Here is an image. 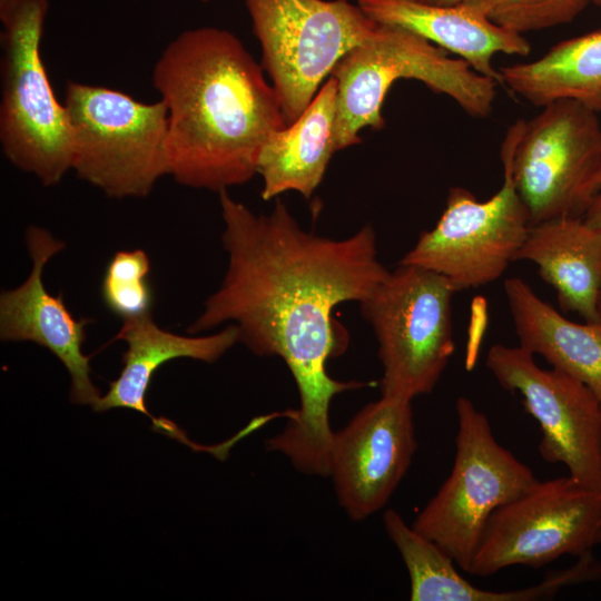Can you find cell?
Instances as JSON below:
<instances>
[{"label": "cell", "instance_id": "1", "mask_svg": "<svg viewBox=\"0 0 601 601\" xmlns=\"http://www.w3.org/2000/svg\"><path fill=\"white\" fill-rule=\"evenodd\" d=\"M218 194L228 267L187 332L234 322L239 342L255 355L284 361L299 407L266 447L300 473L328 476L332 400L371 385L328 375L327 362L347 344L333 311L344 302L365 300L390 274L377 259L374 229L366 225L347 238L323 237L302 229L279 200L268 215H257L227 190Z\"/></svg>", "mask_w": 601, "mask_h": 601}, {"label": "cell", "instance_id": "2", "mask_svg": "<svg viewBox=\"0 0 601 601\" xmlns=\"http://www.w3.org/2000/svg\"><path fill=\"white\" fill-rule=\"evenodd\" d=\"M240 40L204 27L183 31L152 72L167 109V166L178 184L216 193L257 174L269 137L287 127L277 93Z\"/></svg>", "mask_w": 601, "mask_h": 601}, {"label": "cell", "instance_id": "3", "mask_svg": "<svg viewBox=\"0 0 601 601\" xmlns=\"http://www.w3.org/2000/svg\"><path fill=\"white\" fill-rule=\"evenodd\" d=\"M331 76L337 81L335 151L359 144L364 127L384 128L383 102L398 79L421 81L476 118L491 114L499 85L421 36L382 22L335 65Z\"/></svg>", "mask_w": 601, "mask_h": 601}, {"label": "cell", "instance_id": "4", "mask_svg": "<svg viewBox=\"0 0 601 601\" xmlns=\"http://www.w3.org/2000/svg\"><path fill=\"white\" fill-rule=\"evenodd\" d=\"M48 8L49 0H0V142L13 166L53 186L71 169L72 137L41 58Z\"/></svg>", "mask_w": 601, "mask_h": 601}, {"label": "cell", "instance_id": "5", "mask_svg": "<svg viewBox=\"0 0 601 601\" xmlns=\"http://www.w3.org/2000/svg\"><path fill=\"white\" fill-rule=\"evenodd\" d=\"M501 161L531 225L583 217L601 187L598 112L569 99L543 106L529 121L518 120L508 129Z\"/></svg>", "mask_w": 601, "mask_h": 601}, {"label": "cell", "instance_id": "6", "mask_svg": "<svg viewBox=\"0 0 601 601\" xmlns=\"http://www.w3.org/2000/svg\"><path fill=\"white\" fill-rule=\"evenodd\" d=\"M63 105L77 176L112 198L148 196L168 175L167 109L116 89L69 81Z\"/></svg>", "mask_w": 601, "mask_h": 601}, {"label": "cell", "instance_id": "7", "mask_svg": "<svg viewBox=\"0 0 601 601\" xmlns=\"http://www.w3.org/2000/svg\"><path fill=\"white\" fill-rule=\"evenodd\" d=\"M455 410L451 473L411 525L469 573L492 513L539 480L495 440L487 416L471 400L460 396Z\"/></svg>", "mask_w": 601, "mask_h": 601}, {"label": "cell", "instance_id": "8", "mask_svg": "<svg viewBox=\"0 0 601 601\" xmlns=\"http://www.w3.org/2000/svg\"><path fill=\"white\" fill-rule=\"evenodd\" d=\"M455 293L444 276L400 264L359 303L378 342L382 395L412 401L434 390L455 351Z\"/></svg>", "mask_w": 601, "mask_h": 601}, {"label": "cell", "instance_id": "9", "mask_svg": "<svg viewBox=\"0 0 601 601\" xmlns=\"http://www.w3.org/2000/svg\"><path fill=\"white\" fill-rule=\"evenodd\" d=\"M287 126L308 107L335 65L377 22L348 0H245Z\"/></svg>", "mask_w": 601, "mask_h": 601}, {"label": "cell", "instance_id": "10", "mask_svg": "<svg viewBox=\"0 0 601 601\" xmlns=\"http://www.w3.org/2000/svg\"><path fill=\"white\" fill-rule=\"evenodd\" d=\"M601 545V491L572 476L538 481L490 516L469 573L489 577L512 565L534 569Z\"/></svg>", "mask_w": 601, "mask_h": 601}, {"label": "cell", "instance_id": "11", "mask_svg": "<svg viewBox=\"0 0 601 601\" xmlns=\"http://www.w3.org/2000/svg\"><path fill=\"white\" fill-rule=\"evenodd\" d=\"M531 227L528 210L503 168V184L489 199L477 200L463 187L450 189L436 225L423 231L400 264L444 276L456 292L499 279Z\"/></svg>", "mask_w": 601, "mask_h": 601}, {"label": "cell", "instance_id": "12", "mask_svg": "<svg viewBox=\"0 0 601 601\" xmlns=\"http://www.w3.org/2000/svg\"><path fill=\"white\" fill-rule=\"evenodd\" d=\"M485 365L506 391L519 393L539 423L540 456L562 463L569 475L601 491V406L581 382L556 368H541L522 346L494 344Z\"/></svg>", "mask_w": 601, "mask_h": 601}, {"label": "cell", "instance_id": "13", "mask_svg": "<svg viewBox=\"0 0 601 601\" xmlns=\"http://www.w3.org/2000/svg\"><path fill=\"white\" fill-rule=\"evenodd\" d=\"M417 449L412 401L382 395L334 433L328 476L354 521L383 509Z\"/></svg>", "mask_w": 601, "mask_h": 601}, {"label": "cell", "instance_id": "14", "mask_svg": "<svg viewBox=\"0 0 601 601\" xmlns=\"http://www.w3.org/2000/svg\"><path fill=\"white\" fill-rule=\"evenodd\" d=\"M26 243L32 268L21 285L1 293L0 337L29 341L48 348L71 376V402L92 407L101 396L90 377V356L82 352L86 327L91 319L76 318L62 296L50 294L42 280L46 264L66 245L37 226L27 229Z\"/></svg>", "mask_w": 601, "mask_h": 601}, {"label": "cell", "instance_id": "15", "mask_svg": "<svg viewBox=\"0 0 601 601\" xmlns=\"http://www.w3.org/2000/svg\"><path fill=\"white\" fill-rule=\"evenodd\" d=\"M357 6L377 22L406 29L455 53L499 85L501 77L493 57L496 53L528 56L531 51L523 35L491 21L476 2L435 6L413 0H357Z\"/></svg>", "mask_w": 601, "mask_h": 601}, {"label": "cell", "instance_id": "16", "mask_svg": "<svg viewBox=\"0 0 601 601\" xmlns=\"http://www.w3.org/2000/svg\"><path fill=\"white\" fill-rule=\"evenodd\" d=\"M515 260L538 266L561 308L585 322H600L601 230L583 217H561L531 225Z\"/></svg>", "mask_w": 601, "mask_h": 601}, {"label": "cell", "instance_id": "17", "mask_svg": "<svg viewBox=\"0 0 601 601\" xmlns=\"http://www.w3.org/2000/svg\"><path fill=\"white\" fill-rule=\"evenodd\" d=\"M336 98L337 81L329 76L304 112L266 141L257 165L264 200L289 190L309 198L319 186L335 152Z\"/></svg>", "mask_w": 601, "mask_h": 601}, {"label": "cell", "instance_id": "18", "mask_svg": "<svg viewBox=\"0 0 601 601\" xmlns=\"http://www.w3.org/2000/svg\"><path fill=\"white\" fill-rule=\"evenodd\" d=\"M117 339L127 343V351L122 355L124 367L92 408L97 412L130 408L150 416L155 423L156 418L146 405V394L158 368L179 357L213 363L239 342V329L230 324L209 336H183L158 326L149 313L125 319L112 341Z\"/></svg>", "mask_w": 601, "mask_h": 601}, {"label": "cell", "instance_id": "19", "mask_svg": "<svg viewBox=\"0 0 601 601\" xmlns=\"http://www.w3.org/2000/svg\"><path fill=\"white\" fill-rule=\"evenodd\" d=\"M503 286L519 345L584 384L601 406V321L565 318L519 277Z\"/></svg>", "mask_w": 601, "mask_h": 601}, {"label": "cell", "instance_id": "20", "mask_svg": "<svg viewBox=\"0 0 601 601\" xmlns=\"http://www.w3.org/2000/svg\"><path fill=\"white\" fill-rule=\"evenodd\" d=\"M501 85L543 107L569 99L601 111V29L563 40L542 57L499 68Z\"/></svg>", "mask_w": 601, "mask_h": 601}, {"label": "cell", "instance_id": "21", "mask_svg": "<svg viewBox=\"0 0 601 601\" xmlns=\"http://www.w3.org/2000/svg\"><path fill=\"white\" fill-rule=\"evenodd\" d=\"M149 272V257L142 249L116 252L101 282L106 307L122 321L149 314L155 302Z\"/></svg>", "mask_w": 601, "mask_h": 601}, {"label": "cell", "instance_id": "22", "mask_svg": "<svg viewBox=\"0 0 601 601\" xmlns=\"http://www.w3.org/2000/svg\"><path fill=\"white\" fill-rule=\"evenodd\" d=\"M497 26L523 35L574 20L590 0H476Z\"/></svg>", "mask_w": 601, "mask_h": 601}, {"label": "cell", "instance_id": "23", "mask_svg": "<svg viewBox=\"0 0 601 601\" xmlns=\"http://www.w3.org/2000/svg\"><path fill=\"white\" fill-rule=\"evenodd\" d=\"M583 219L592 227L601 230V188L593 197L587 211L583 215Z\"/></svg>", "mask_w": 601, "mask_h": 601}, {"label": "cell", "instance_id": "24", "mask_svg": "<svg viewBox=\"0 0 601 601\" xmlns=\"http://www.w3.org/2000/svg\"><path fill=\"white\" fill-rule=\"evenodd\" d=\"M413 1L425 3V4H435V6H455V4L474 2L476 0H413Z\"/></svg>", "mask_w": 601, "mask_h": 601}, {"label": "cell", "instance_id": "25", "mask_svg": "<svg viewBox=\"0 0 601 601\" xmlns=\"http://www.w3.org/2000/svg\"><path fill=\"white\" fill-rule=\"evenodd\" d=\"M591 2L594 3L595 7H598L601 12V0H591Z\"/></svg>", "mask_w": 601, "mask_h": 601}, {"label": "cell", "instance_id": "26", "mask_svg": "<svg viewBox=\"0 0 601 601\" xmlns=\"http://www.w3.org/2000/svg\"><path fill=\"white\" fill-rule=\"evenodd\" d=\"M599 314H600V321H601V294H600V298H599Z\"/></svg>", "mask_w": 601, "mask_h": 601}, {"label": "cell", "instance_id": "27", "mask_svg": "<svg viewBox=\"0 0 601 601\" xmlns=\"http://www.w3.org/2000/svg\"><path fill=\"white\" fill-rule=\"evenodd\" d=\"M200 1H203V2H207V1H209V0H200Z\"/></svg>", "mask_w": 601, "mask_h": 601}, {"label": "cell", "instance_id": "28", "mask_svg": "<svg viewBox=\"0 0 601 601\" xmlns=\"http://www.w3.org/2000/svg\"><path fill=\"white\" fill-rule=\"evenodd\" d=\"M591 1V0H590Z\"/></svg>", "mask_w": 601, "mask_h": 601}, {"label": "cell", "instance_id": "29", "mask_svg": "<svg viewBox=\"0 0 601 601\" xmlns=\"http://www.w3.org/2000/svg\"><path fill=\"white\" fill-rule=\"evenodd\" d=\"M601 188V187H600Z\"/></svg>", "mask_w": 601, "mask_h": 601}]
</instances>
